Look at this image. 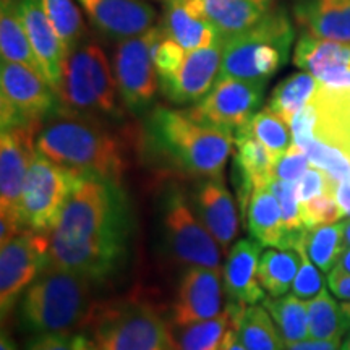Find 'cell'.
Here are the masks:
<instances>
[{"label":"cell","mask_w":350,"mask_h":350,"mask_svg":"<svg viewBox=\"0 0 350 350\" xmlns=\"http://www.w3.org/2000/svg\"><path fill=\"white\" fill-rule=\"evenodd\" d=\"M130 221L120 185L81 175L49 232L47 265L103 282L122 268Z\"/></svg>","instance_id":"cell-1"},{"label":"cell","mask_w":350,"mask_h":350,"mask_svg":"<svg viewBox=\"0 0 350 350\" xmlns=\"http://www.w3.org/2000/svg\"><path fill=\"white\" fill-rule=\"evenodd\" d=\"M36 148L54 163L81 175L120 183L126 169L124 143L106 122L64 106L42 122Z\"/></svg>","instance_id":"cell-2"},{"label":"cell","mask_w":350,"mask_h":350,"mask_svg":"<svg viewBox=\"0 0 350 350\" xmlns=\"http://www.w3.org/2000/svg\"><path fill=\"white\" fill-rule=\"evenodd\" d=\"M148 138L157 151L201 178H224L227 157L235 144L229 131L198 124L185 111L154 107L146 125Z\"/></svg>","instance_id":"cell-3"},{"label":"cell","mask_w":350,"mask_h":350,"mask_svg":"<svg viewBox=\"0 0 350 350\" xmlns=\"http://www.w3.org/2000/svg\"><path fill=\"white\" fill-rule=\"evenodd\" d=\"M91 284L80 274L46 265L21 295V325L36 334L70 332L94 325L99 313Z\"/></svg>","instance_id":"cell-4"},{"label":"cell","mask_w":350,"mask_h":350,"mask_svg":"<svg viewBox=\"0 0 350 350\" xmlns=\"http://www.w3.org/2000/svg\"><path fill=\"white\" fill-rule=\"evenodd\" d=\"M294 44V26L282 7H273L260 23L224 41L217 80L239 78L269 81L288 62Z\"/></svg>","instance_id":"cell-5"},{"label":"cell","mask_w":350,"mask_h":350,"mask_svg":"<svg viewBox=\"0 0 350 350\" xmlns=\"http://www.w3.org/2000/svg\"><path fill=\"white\" fill-rule=\"evenodd\" d=\"M64 107L99 119H120L119 88L106 52L85 38L68 52L59 93Z\"/></svg>","instance_id":"cell-6"},{"label":"cell","mask_w":350,"mask_h":350,"mask_svg":"<svg viewBox=\"0 0 350 350\" xmlns=\"http://www.w3.org/2000/svg\"><path fill=\"white\" fill-rule=\"evenodd\" d=\"M80 177V172L57 164L38 151L26 175L20 206L26 229L49 234Z\"/></svg>","instance_id":"cell-7"},{"label":"cell","mask_w":350,"mask_h":350,"mask_svg":"<svg viewBox=\"0 0 350 350\" xmlns=\"http://www.w3.org/2000/svg\"><path fill=\"white\" fill-rule=\"evenodd\" d=\"M94 326L100 350H172V329L148 304L100 312Z\"/></svg>","instance_id":"cell-8"},{"label":"cell","mask_w":350,"mask_h":350,"mask_svg":"<svg viewBox=\"0 0 350 350\" xmlns=\"http://www.w3.org/2000/svg\"><path fill=\"white\" fill-rule=\"evenodd\" d=\"M60 104L59 96L41 73L23 64L2 60L0 116L2 130L44 122Z\"/></svg>","instance_id":"cell-9"},{"label":"cell","mask_w":350,"mask_h":350,"mask_svg":"<svg viewBox=\"0 0 350 350\" xmlns=\"http://www.w3.org/2000/svg\"><path fill=\"white\" fill-rule=\"evenodd\" d=\"M159 25L142 36L116 42L112 52V68L122 104L135 116L148 112L154 103L159 78L152 62V44Z\"/></svg>","instance_id":"cell-10"},{"label":"cell","mask_w":350,"mask_h":350,"mask_svg":"<svg viewBox=\"0 0 350 350\" xmlns=\"http://www.w3.org/2000/svg\"><path fill=\"white\" fill-rule=\"evenodd\" d=\"M163 224L169 250L188 266L221 271V250L216 239L195 216L178 188H170L164 196Z\"/></svg>","instance_id":"cell-11"},{"label":"cell","mask_w":350,"mask_h":350,"mask_svg":"<svg viewBox=\"0 0 350 350\" xmlns=\"http://www.w3.org/2000/svg\"><path fill=\"white\" fill-rule=\"evenodd\" d=\"M266 85L268 81L239 78L217 80L213 90L185 112L198 124L235 135V131L247 125L261 107Z\"/></svg>","instance_id":"cell-12"},{"label":"cell","mask_w":350,"mask_h":350,"mask_svg":"<svg viewBox=\"0 0 350 350\" xmlns=\"http://www.w3.org/2000/svg\"><path fill=\"white\" fill-rule=\"evenodd\" d=\"M49 234L31 229L21 230L2 245L0 252V310L2 318L12 313L23 292L46 268Z\"/></svg>","instance_id":"cell-13"},{"label":"cell","mask_w":350,"mask_h":350,"mask_svg":"<svg viewBox=\"0 0 350 350\" xmlns=\"http://www.w3.org/2000/svg\"><path fill=\"white\" fill-rule=\"evenodd\" d=\"M42 122L2 130L0 135V203L2 213L20 219L26 175L34 154L38 152L36 138ZM25 224V222H23Z\"/></svg>","instance_id":"cell-14"},{"label":"cell","mask_w":350,"mask_h":350,"mask_svg":"<svg viewBox=\"0 0 350 350\" xmlns=\"http://www.w3.org/2000/svg\"><path fill=\"white\" fill-rule=\"evenodd\" d=\"M222 52L224 39H217L211 46L187 52L175 75L159 83L161 93L177 106L200 103L216 85L221 72Z\"/></svg>","instance_id":"cell-15"},{"label":"cell","mask_w":350,"mask_h":350,"mask_svg":"<svg viewBox=\"0 0 350 350\" xmlns=\"http://www.w3.org/2000/svg\"><path fill=\"white\" fill-rule=\"evenodd\" d=\"M221 271L190 266L182 275L172 306L174 327L216 318L224 312Z\"/></svg>","instance_id":"cell-16"},{"label":"cell","mask_w":350,"mask_h":350,"mask_svg":"<svg viewBox=\"0 0 350 350\" xmlns=\"http://www.w3.org/2000/svg\"><path fill=\"white\" fill-rule=\"evenodd\" d=\"M93 28L109 41L142 36L156 25L154 7L144 0H78Z\"/></svg>","instance_id":"cell-17"},{"label":"cell","mask_w":350,"mask_h":350,"mask_svg":"<svg viewBox=\"0 0 350 350\" xmlns=\"http://www.w3.org/2000/svg\"><path fill=\"white\" fill-rule=\"evenodd\" d=\"M20 16L34 55L41 65L44 80L49 83L55 93H59L68 51L51 25L42 0H20Z\"/></svg>","instance_id":"cell-18"},{"label":"cell","mask_w":350,"mask_h":350,"mask_svg":"<svg viewBox=\"0 0 350 350\" xmlns=\"http://www.w3.org/2000/svg\"><path fill=\"white\" fill-rule=\"evenodd\" d=\"M196 216L226 253L239 237L240 219L234 196L224 185V178H204L195 188Z\"/></svg>","instance_id":"cell-19"},{"label":"cell","mask_w":350,"mask_h":350,"mask_svg":"<svg viewBox=\"0 0 350 350\" xmlns=\"http://www.w3.org/2000/svg\"><path fill=\"white\" fill-rule=\"evenodd\" d=\"M260 253L261 245L250 239L240 240L227 253L222 278L226 295L230 301L256 305L265 299V291L258 279Z\"/></svg>","instance_id":"cell-20"},{"label":"cell","mask_w":350,"mask_h":350,"mask_svg":"<svg viewBox=\"0 0 350 350\" xmlns=\"http://www.w3.org/2000/svg\"><path fill=\"white\" fill-rule=\"evenodd\" d=\"M161 26L165 34L180 44L185 52L211 46L219 34L204 18L200 0H169L165 2Z\"/></svg>","instance_id":"cell-21"},{"label":"cell","mask_w":350,"mask_h":350,"mask_svg":"<svg viewBox=\"0 0 350 350\" xmlns=\"http://www.w3.org/2000/svg\"><path fill=\"white\" fill-rule=\"evenodd\" d=\"M294 15L313 36L350 44V0H295Z\"/></svg>","instance_id":"cell-22"},{"label":"cell","mask_w":350,"mask_h":350,"mask_svg":"<svg viewBox=\"0 0 350 350\" xmlns=\"http://www.w3.org/2000/svg\"><path fill=\"white\" fill-rule=\"evenodd\" d=\"M203 15L219 38L232 39L265 18L274 0H200Z\"/></svg>","instance_id":"cell-23"},{"label":"cell","mask_w":350,"mask_h":350,"mask_svg":"<svg viewBox=\"0 0 350 350\" xmlns=\"http://www.w3.org/2000/svg\"><path fill=\"white\" fill-rule=\"evenodd\" d=\"M312 103L318 112L314 137L350 154V91H331L318 85Z\"/></svg>","instance_id":"cell-24"},{"label":"cell","mask_w":350,"mask_h":350,"mask_svg":"<svg viewBox=\"0 0 350 350\" xmlns=\"http://www.w3.org/2000/svg\"><path fill=\"white\" fill-rule=\"evenodd\" d=\"M232 326L248 350H284L281 331L262 305H245L229 301Z\"/></svg>","instance_id":"cell-25"},{"label":"cell","mask_w":350,"mask_h":350,"mask_svg":"<svg viewBox=\"0 0 350 350\" xmlns=\"http://www.w3.org/2000/svg\"><path fill=\"white\" fill-rule=\"evenodd\" d=\"M294 64L319 80L334 70L350 67V44L321 39L304 31L295 42Z\"/></svg>","instance_id":"cell-26"},{"label":"cell","mask_w":350,"mask_h":350,"mask_svg":"<svg viewBox=\"0 0 350 350\" xmlns=\"http://www.w3.org/2000/svg\"><path fill=\"white\" fill-rule=\"evenodd\" d=\"M247 214L252 237L261 247L292 248L291 237L284 229L281 208L269 188L253 191Z\"/></svg>","instance_id":"cell-27"},{"label":"cell","mask_w":350,"mask_h":350,"mask_svg":"<svg viewBox=\"0 0 350 350\" xmlns=\"http://www.w3.org/2000/svg\"><path fill=\"white\" fill-rule=\"evenodd\" d=\"M0 52L2 60L23 64L42 75L41 65L21 21L20 0L0 3Z\"/></svg>","instance_id":"cell-28"},{"label":"cell","mask_w":350,"mask_h":350,"mask_svg":"<svg viewBox=\"0 0 350 350\" xmlns=\"http://www.w3.org/2000/svg\"><path fill=\"white\" fill-rule=\"evenodd\" d=\"M232 329L230 312L226 306L216 318L178 326L172 332V350H227Z\"/></svg>","instance_id":"cell-29"},{"label":"cell","mask_w":350,"mask_h":350,"mask_svg":"<svg viewBox=\"0 0 350 350\" xmlns=\"http://www.w3.org/2000/svg\"><path fill=\"white\" fill-rule=\"evenodd\" d=\"M317 90L318 80L312 73H294V75L287 77L286 80H282L274 88L266 107L291 125L295 113L301 111L313 99Z\"/></svg>","instance_id":"cell-30"},{"label":"cell","mask_w":350,"mask_h":350,"mask_svg":"<svg viewBox=\"0 0 350 350\" xmlns=\"http://www.w3.org/2000/svg\"><path fill=\"white\" fill-rule=\"evenodd\" d=\"M261 305L268 310L281 331L286 347L308 338V306L295 294L265 297Z\"/></svg>","instance_id":"cell-31"},{"label":"cell","mask_w":350,"mask_h":350,"mask_svg":"<svg viewBox=\"0 0 350 350\" xmlns=\"http://www.w3.org/2000/svg\"><path fill=\"white\" fill-rule=\"evenodd\" d=\"M300 268V255L294 248L266 250L258 265V279L271 297L286 295Z\"/></svg>","instance_id":"cell-32"},{"label":"cell","mask_w":350,"mask_h":350,"mask_svg":"<svg viewBox=\"0 0 350 350\" xmlns=\"http://www.w3.org/2000/svg\"><path fill=\"white\" fill-rule=\"evenodd\" d=\"M306 306H308V338L342 340L350 331V323L345 318L342 306L327 294L326 288L306 301Z\"/></svg>","instance_id":"cell-33"},{"label":"cell","mask_w":350,"mask_h":350,"mask_svg":"<svg viewBox=\"0 0 350 350\" xmlns=\"http://www.w3.org/2000/svg\"><path fill=\"white\" fill-rule=\"evenodd\" d=\"M299 240L304 245L305 252L308 253L310 260L321 271L329 273L345 248L344 224L334 222V224H323L313 227V229H305Z\"/></svg>","instance_id":"cell-34"},{"label":"cell","mask_w":350,"mask_h":350,"mask_svg":"<svg viewBox=\"0 0 350 350\" xmlns=\"http://www.w3.org/2000/svg\"><path fill=\"white\" fill-rule=\"evenodd\" d=\"M287 122H284L281 117L275 116L273 111L265 107L262 111L256 112L252 117V120L242 129L252 133L253 137L265 144L274 156L275 163L281 156L286 154L288 148L294 144V137H292V130H288ZM240 130V129H239Z\"/></svg>","instance_id":"cell-35"},{"label":"cell","mask_w":350,"mask_h":350,"mask_svg":"<svg viewBox=\"0 0 350 350\" xmlns=\"http://www.w3.org/2000/svg\"><path fill=\"white\" fill-rule=\"evenodd\" d=\"M42 7L65 49H75L86 38V26L77 3L73 0H42Z\"/></svg>","instance_id":"cell-36"},{"label":"cell","mask_w":350,"mask_h":350,"mask_svg":"<svg viewBox=\"0 0 350 350\" xmlns=\"http://www.w3.org/2000/svg\"><path fill=\"white\" fill-rule=\"evenodd\" d=\"M312 161V165L321 169L336 187L350 182V157L342 150L327 144L317 137L297 144Z\"/></svg>","instance_id":"cell-37"},{"label":"cell","mask_w":350,"mask_h":350,"mask_svg":"<svg viewBox=\"0 0 350 350\" xmlns=\"http://www.w3.org/2000/svg\"><path fill=\"white\" fill-rule=\"evenodd\" d=\"M268 188L273 191L275 200H278L279 208H281V213H282L284 229H286L288 237H291L292 248H294L297 240L300 239L301 232L305 230L304 221H301V213H300V201L297 198L295 183L273 178V180L269 182Z\"/></svg>","instance_id":"cell-38"},{"label":"cell","mask_w":350,"mask_h":350,"mask_svg":"<svg viewBox=\"0 0 350 350\" xmlns=\"http://www.w3.org/2000/svg\"><path fill=\"white\" fill-rule=\"evenodd\" d=\"M185 55V49L180 44L175 42L174 39H170L159 23L156 41L152 44V62H154L159 83L169 80L170 77L175 75V72L183 64Z\"/></svg>","instance_id":"cell-39"},{"label":"cell","mask_w":350,"mask_h":350,"mask_svg":"<svg viewBox=\"0 0 350 350\" xmlns=\"http://www.w3.org/2000/svg\"><path fill=\"white\" fill-rule=\"evenodd\" d=\"M294 250L299 252L300 255V268L295 275L294 284H292V292L301 300H310L325 288V281H323V275L319 274V271L314 268L317 265L310 260L308 253L305 252L300 240H297Z\"/></svg>","instance_id":"cell-40"},{"label":"cell","mask_w":350,"mask_h":350,"mask_svg":"<svg viewBox=\"0 0 350 350\" xmlns=\"http://www.w3.org/2000/svg\"><path fill=\"white\" fill-rule=\"evenodd\" d=\"M300 213L305 229H313V227L323 224H334L344 216L342 209L332 195H321L306 201V203H300Z\"/></svg>","instance_id":"cell-41"},{"label":"cell","mask_w":350,"mask_h":350,"mask_svg":"<svg viewBox=\"0 0 350 350\" xmlns=\"http://www.w3.org/2000/svg\"><path fill=\"white\" fill-rule=\"evenodd\" d=\"M312 167V161L306 156L305 151H301L299 146L294 143L286 154L278 159L274 165V178L279 180L297 183L304 177V174Z\"/></svg>","instance_id":"cell-42"},{"label":"cell","mask_w":350,"mask_h":350,"mask_svg":"<svg viewBox=\"0 0 350 350\" xmlns=\"http://www.w3.org/2000/svg\"><path fill=\"white\" fill-rule=\"evenodd\" d=\"M295 191H297V198H299L300 203H306V201L317 198V196H321V195L334 196L336 185L331 182V178L327 177L321 169L312 165V167L304 174V177L295 183Z\"/></svg>","instance_id":"cell-43"},{"label":"cell","mask_w":350,"mask_h":350,"mask_svg":"<svg viewBox=\"0 0 350 350\" xmlns=\"http://www.w3.org/2000/svg\"><path fill=\"white\" fill-rule=\"evenodd\" d=\"M73 340L75 336L70 332H44L26 345V350H75Z\"/></svg>","instance_id":"cell-44"},{"label":"cell","mask_w":350,"mask_h":350,"mask_svg":"<svg viewBox=\"0 0 350 350\" xmlns=\"http://www.w3.org/2000/svg\"><path fill=\"white\" fill-rule=\"evenodd\" d=\"M327 287L338 299L350 301V274L338 268H332L327 273Z\"/></svg>","instance_id":"cell-45"},{"label":"cell","mask_w":350,"mask_h":350,"mask_svg":"<svg viewBox=\"0 0 350 350\" xmlns=\"http://www.w3.org/2000/svg\"><path fill=\"white\" fill-rule=\"evenodd\" d=\"M342 340L340 339H312L306 338L300 342L287 345V350H340Z\"/></svg>","instance_id":"cell-46"},{"label":"cell","mask_w":350,"mask_h":350,"mask_svg":"<svg viewBox=\"0 0 350 350\" xmlns=\"http://www.w3.org/2000/svg\"><path fill=\"white\" fill-rule=\"evenodd\" d=\"M334 198L338 201V204L342 209L344 216L349 217L350 214V182H342L336 187Z\"/></svg>","instance_id":"cell-47"},{"label":"cell","mask_w":350,"mask_h":350,"mask_svg":"<svg viewBox=\"0 0 350 350\" xmlns=\"http://www.w3.org/2000/svg\"><path fill=\"white\" fill-rule=\"evenodd\" d=\"M73 347L75 350H100L98 342L93 339H90L85 334H77L75 340H73Z\"/></svg>","instance_id":"cell-48"},{"label":"cell","mask_w":350,"mask_h":350,"mask_svg":"<svg viewBox=\"0 0 350 350\" xmlns=\"http://www.w3.org/2000/svg\"><path fill=\"white\" fill-rule=\"evenodd\" d=\"M334 268H338L340 271H344V273L350 274V247L344 248L342 253H340L338 258V262H336Z\"/></svg>","instance_id":"cell-49"},{"label":"cell","mask_w":350,"mask_h":350,"mask_svg":"<svg viewBox=\"0 0 350 350\" xmlns=\"http://www.w3.org/2000/svg\"><path fill=\"white\" fill-rule=\"evenodd\" d=\"M0 350H18L15 340L5 329H2V336H0Z\"/></svg>","instance_id":"cell-50"},{"label":"cell","mask_w":350,"mask_h":350,"mask_svg":"<svg viewBox=\"0 0 350 350\" xmlns=\"http://www.w3.org/2000/svg\"><path fill=\"white\" fill-rule=\"evenodd\" d=\"M227 350H248L242 344V340L239 339V336H237V332H235V329H232V332H230L229 344H227Z\"/></svg>","instance_id":"cell-51"},{"label":"cell","mask_w":350,"mask_h":350,"mask_svg":"<svg viewBox=\"0 0 350 350\" xmlns=\"http://www.w3.org/2000/svg\"><path fill=\"white\" fill-rule=\"evenodd\" d=\"M344 224V245L345 247H350V219L349 221L342 222Z\"/></svg>","instance_id":"cell-52"},{"label":"cell","mask_w":350,"mask_h":350,"mask_svg":"<svg viewBox=\"0 0 350 350\" xmlns=\"http://www.w3.org/2000/svg\"><path fill=\"white\" fill-rule=\"evenodd\" d=\"M340 306H342V312L345 314V318H347L349 323H350V301H342Z\"/></svg>","instance_id":"cell-53"},{"label":"cell","mask_w":350,"mask_h":350,"mask_svg":"<svg viewBox=\"0 0 350 350\" xmlns=\"http://www.w3.org/2000/svg\"><path fill=\"white\" fill-rule=\"evenodd\" d=\"M340 350H350V331L345 334V338L342 339V347Z\"/></svg>","instance_id":"cell-54"},{"label":"cell","mask_w":350,"mask_h":350,"mask_svg":"<svg viewBox=\"0 0 350 350\" xmlns=\"http://www.w3.org/2000/svg\"><path fill=\"white\" fill-rule=\"evenodd\" d=\"M5 2H15V0H2V2H0V3H5Z\"/></svg>","instance_id":"cell-55"},{"label":"cell","mask_w":350,"mask_h":350,"mask_svg":"<svg viewBox=\"0 0 350 350\" xmlns=\"http://www.w3.org/2000/svg\"><path fill=\"white\" fill-rule=\"evenodd\" d=\"M164 2H169V0H164Z\"/></svg>","instance_id":"cell-56"},{"label":"cell","mask_w":350,"mask_h":350,"mask_svg":"<svg viewBox=\"0 0 350 350\" xmlns=\"http://www.w3.org/2000/svg\"><path fill=\"white\" fill-rule=\"evenodd\" d=\"M349 157H350V154H349Z\"/></svg>","instance_id":"cell-57"}]
</instances>
